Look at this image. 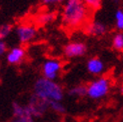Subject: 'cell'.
<instances>
[{
    "label": "cell",
    "mask_w": 123,
    "mask_h": 122,
    "mask_svg": "<svg viewBox=\"0 0 123 122\" xmlns=\"http://www.w3.org/2000/svg\"><path fill=\"white\" fill-rule=\"evenodd\" d=\"M89 18V9L82 0H66L61 11L62 24L70 29L81 27Z\"/></svg>",
    "instance_id": "6da1fadb"
},
{
    "label": "cell",
    "mask_w": 123,
    "mask_h": 122,
    "mask_svg": "<svg viewBox=\"0 0 123 122\" xmlns=\"http://www.w3.org/2000/svg\"><path fill=\"white\" fill-rule=\"evenodd\" d=\"M33 95L47 102L62 101L64 97V89L58 82L40 77L34 82Z\"/></svg>",
    "instance_id": "7a4b0ae2"
},
{
    "label": "cell",
    "mask_w": 123,
    "mask_h": 122,
    "mask_svg": "<svg viewBox=\"0 0 123 122\" xmlns=\"http://www.w3.org/2000/svg\"><path fill=\"white\" fill-rule=\"evenodd\" d=\"M111 82L105 76L97 77L86 85V96L92 100H99L106 97L110 91Z\"/></svg>",
    "instance_id": "3957f363"
},
{
    "label": "cell",
    "mask_w": 123,
    "mask_h": 122,
    "mask_svg": "<svg viewBox=\"0 0 123 122\" xmlns=\"http://www.w3.org/2000/svg\"><path fill=\"white\" fill-rule=\"evenodd\" d=\"M61 69H62V62L58 59H47L42 63L41 72L42 77L48 80L55 81L58 78Z\"/></svg>",
    "instance_id": "277c9868"
},
{
    "label": "cell",
    "mask_w": 123,
    "mask_h": 122,
    "mask_svg": "<svg viewBox=\"0 0 123 122\" xmlns=\"http://www.w3.org/2000/svg\"><path fill=\"white\" fill-rule=\"evenodd\" d=\"M26 107L29 110L30 114L33 118H39L43 116L48 110V102L45 100H42L35 95H32L29 98Z\"/></svg>",
    "instance_id": "5b68a950"
},
{
    "label": "cell",
    "mask_w": 123,
    "mask_h": 122,
    "mask_svg": "<svg viewBox=\"0 0 123 122\" xmlns=\"http://www.w3.org/2000/svg\"><path fill=\"white\" fill-rule=\"evenodd\" d=\"M87 52V45L84 42L73 41L66 44L63 48V53L67 58H77L84 56Z\"/></svg>",
    "instance_id": "8992f818"
},
{
    "label": "cell",
    "mask_w": 123,
    "mask_h": 122,
    "mask_svg": "<svg viewBox=\"0 0 123 122\" xmlns=\"http://www.w3.org/2000/svg\"><path fill=\"white\" fill-rule=\"evenodd\" d=\"M16 36L21 44L29 43L30 41L35 39L37 36V29L32 25H27V24H21L16 28Z\"/></svg>",
    "instance_id": "52a82bcc"
},
{
    "label": "cell",
    "mask_w": 123,
    "mask_h": 122,
    "mask_svg": "<svg viewBox=\"0 0 123 122\" xmlns=\"http://www.w3.org/2000/svg\"><path fill=\"white\" fill-rule=\"evenodd\" d=\"M26 51L21 46H14L6 51V60L10 65H16L21 63L25 58Z\"/></svg>",
    "instance_id": "ba28073f"
},
{
    "label": "cell",
    "mask_w": 123,
    "mask_h": 122,
    "mask_svg": "<svg viewBox=\"0 0 123 122\" xmlns=\"http://www.w3.org/2000/svg\"><path fill=\"white\" fill-rule=\"evenodd\" d=\"M108 31V27L105 23L99 20H94L87 25V33L93 37H101Z\"/></svg>",
    "instance_id": "9c48e42d"
},
{
    "label": "cell",
    "mask_w": 123,
    "mask_h": 122,
    "mask_svg": "<svg viewBox=\"0 0 123 122\" xmlns=\"http://www.w3.org/2000/svg\"><path fill=\"white\" fill-rule=\"evenodd\" d=\"M86 68H87V71L92 75H100L105 69V64L99 57L95 56L87 60Z\"/></svg>",
    "instance_id": "30bf717a"
},
{
    "label": "cell",
    "mask_w": 123,
    "mask_h": 122,
    "mask_svg": "<svg viewBox=\"0 0 123 122\" xmlns=\"http://www.w3.org/2000/svg\"><path fill=\"white\" fill-rule=\"evenodd\" d=\"M68 95L72 97H84L86 96V85L77 84L68 90Z\"/></svg>",
    "instance_id": "8fae6325"
},
{
    "label": "cell",
    "mask_w": 123,
    "mask_h": 122,
    "mask_svg": "<svg viewBox=\"0 0 123 122\" xmlns=\"http://www.w3.org/2000/svg\"><path fill=\"white\" fill-rule=\"evenodd\" d=\"M48 109L57 114H64L66 112V107L61 101H50L48 102Z\"/></svg>",
    "instance_id": "7c38bea8"
},
{
    "label": "cell",
    "mask_w": 123,
    "mask_h": 122,
    "mask_svg": "<svg viewBox=\"0 0 123 122\" xmlns=\"http://www.w3.org/2000/svg\"><path fill=\"white\" fill-rule=\"evenodd\" d=\"M13 31V25L11 23H5L0 26V41H3Z\"/></svg>",
    "instance_id": "4fadbf2b"
},
{
    "label": "cell",
    "mask_w": 123,
    "mask_h": 122,
    "mask_svg": "<svg viewBox=\"0 0 123 122\" xmlns=\"http://www.w3.org/2000/svg\"><path fill=\"white\" fill-rule=\"evenodd\" d=\"M112 47L116 51L121 52L123 49V34L122 33H116L112 38Z\"/></svg>",
    "instance_id": "5bb4252c"
},
{
    "label": "cell",
    "mask_w": 123,
    "mask_h": 122,
    "mask_svg": "<svg viewBox=\"0 0 123 122\" xmlns=\"http://www.w3.org/2000/svg\"><path fill=\"white\" fill-rule=\"evenodd\" d=\"M55 18H56V15H55L54 12H45V13L39 15L38 21L41 24H48V23H51L52 21H54Z\"/></svg>",
    "instance_id": "9a60e30c"
},
{
    "label": "cell",
    "mask_w": 123,
    "mask_h": 122,
    "mask_svg": "<svg viewBox=\"0 0 123 122\" xmlns=\"http://www.w3.org/2000/svg\"><path fill=\"white\" fill-rule=\"evenodd\" d=\"M82 1L89 10L95 11L101 7L103 0H82Z\"/></svg>",
    "instance_id": "2e32d148"
},
{
    "label": "cell",
    "mask_w": 123,
    "mask_h": 122,
    "mask_svg": "<svg viewBox=\"0 0 123 122\" xmlns=\"http://www.w3.org/2000/svg\"><path fill=\"white\" fill-rule=\"evenodd\" d=\"M115 23H116V29L118 31H122L123 29V11L122 9H117L115 12Z\"/></svg>",
    "instance_id": "e0dca14e"
},
{
    "label": "cell",
    "mask_w": 123,
    "mask_h": 122,
    "mask_svg": "<svg viewBox=\"0 0 123 122\" xmlns=\"http://www.w3.org/2000/svg\"><path fill=\"white\" fill-rule=\"evenodd\" d=\"M9 122H34V118L30 114V112H27L23 115H20V116L13 117Z\"/></svg>",
    "instance_id": "ac0fdd59"
},
{
    "label": "cell",
    "mask_w": 123,
    "mask_h": 122,
    "mask_svg": "<svg viewBox=\"0 0 123 122\" xmlns=\"http://www.w3.org/2000/svg\"><path fill=\"white\" fill-rule=\"evenodd\" d=\"M66 0H41V3L46 6H56L61 3H64Z\"/></svg>",
    "instance_id": "d6986e66"
},
{
    "label": "cell",
    "mask_w": 123,
    "mask_h": 122,
    "mask_svg": "<svg viewBox=\"0 0 123 122\" xmlns=\"http://www.w3.org/2000/svg\"><path fill=\"white\" fill-rule=\"evenodd\" d=\"M7 51V45L4 41H0V57L3 56Z\"/></svg>",
    "instance_id": "ffe728a7"
},
{
    "label": "cell",
    "mask_w": 123,
    "mask_h": 122,
    "mask_svg": "<svg viewBox=\"0 0 123 122\" xmlns=\"http://www.w3.org/2000/svg\"><path fill=\"white\" fill-rule=\"evenodd\" d=\"M112 2H114L115 4H117V3H119V0H112Z\"/></svg>",
    "instance_id": "44dd1931"
},
{
    "label": "cell",
    "mask_w": 123,
    "mask_h": 122,
    "mask_svg": "<svg viewBox=\"0 0 123 122\" xmlns=\"http://www.w3.org/2000/svg\"><path fill=\"white\" fill-rule=\"evenodd\" d=\"M57 122H65V121H57Z\"/></svg>",
    "instance_id": "7402d4cb"
}]
</instances>
